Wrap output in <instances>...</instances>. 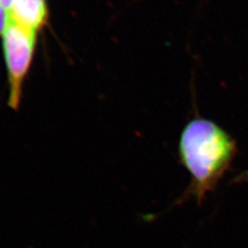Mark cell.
Masks as SVG:
<instances>
[{
    "label": "cell",
    "instance_id": "obj_3",
    "mask_svg": "<svg viewBox=\"0 0 248 248\" xmlns=\"http://www.w3.org/2000/svg\"><path fill=\"white\" fill-rule=\"evenodd\" d=\"M7 17L38 33L49 23V6L46 0H14Z\"/></svg>",
    "mask_w": 248,
    "mask_h": 248
},
{
    "label": "cell",
    "instance_id": "obj_5",
    "mask_svg": "<svg viewBox=\"0 0 248 248\" xmlns=\"http://www.w3.org/2000/svg\"><path fill=\"white\" fill-rule=\"evenodd\" d=\"M13 2H14V0H0V4H1L4 7L6 12L9 11V9L13 4Z\"/></svg>",
    "mask_w": 248,
    "mask_h": 248
},
{
    "label": "cell",
    "instance_id": "obj_4",
    "mask_svg": "<svg viewBox=\"0 0 248 248\" xmlns=\"http://www.w3.org/2000/svg\"><path fill=\"white\" fill-rule=\"evenodd\" d=\"M6 20H7V12L4 7L0 4V35L2 34L3 30L5 28Z\"/></svg>",
    "mask_w": 248,
    "mask_h": 248
},
{
    "label": "cell",
    "instance_id": "obj_2",
    "mask_svg": "<svg viewBox=\"0 0 248 248\" xmlns=\"http://www.w3.org/2000/svg\"><path fill=\"white\" fill-rule=\"evenodd\" d=\"M37 32L22 26L7 17L2 32V49L9 81L7 105L15 111L19 110L22 100L23 85L32 64Z\"/></svg>",
    "mask_w": 248,
    "mask_h": 248
},
{
    "label": "cell",
    "instance_id": "obj_1",
    "mask_svg": "<svg viewBox=\"0 0 248 248\" xmlns=\"http://www.w3.org/2000/svg\"><path fill=\"white\" fill-rule=\"evenodd\" d=\"M178 153L191 177L186 193L201 203L230 170L238 149L234 138L219 124L196 117L183 127Z\"/></svg>",
    "mask_w": 248,
    "mask_h": 248
}]
</instances>
